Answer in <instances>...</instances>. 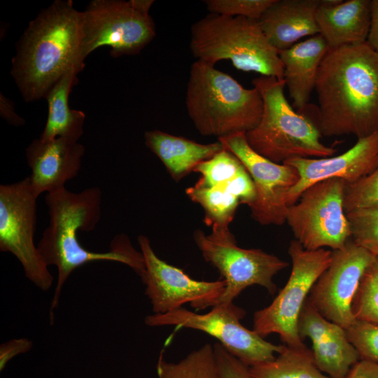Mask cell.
Instances as JSON below:
<instances>
[{
	"label": "cell",
	"instance_id": "6da1fadb",
	"mask_svg": "<svg viewBox=\"0 0 378 378\" xmlns=\"http://www.w3.org/2000/svg\"><path fill=\"white\" fill-rule=\"evenodd\" d=\"M315 90L322 136L360 139L378 132V54L366 42L329 49Z\"/></svg>",
	"mask_w": 378,
	"mask_h": 378
},
{
	"label": "cell",
	"instance_id": "7a4b0ae2",
	"mask_svg": "<svg viewBox=\"0 0 378 378\" xmlns=\"http://www.w3.org/2000/svg\"><path fill=\"white\" fill-rule=\"evenodd\" d=\"M45 202L49 225L38 244V249L48 266L57 269V279L50 306L54 319L62 288L73 271L97 260L115 261L130 267L140 276L145 270L144 257L131 244L127 237L117 235L106 252L89 251L80 244L77 232L93 230L101 218L102 192L98 187L73 192L66 188L46 194Z\"/></svg>",
	"mask_w": 378,
	"mask_h": 378
},
{
	"label": "cell",
	"instance_id": "3957f363",
	"mask_svg": "<svg viewBox=\"0 0 378 378\" xmlns=\"http://www.w3.org/2000/svg\"><path fill=\"white\" fill-rule=\"evenodd\" d=\"M81 12L71 0H56L31 20L12 59L11 75L24 101L44 98L67 72L85 66Z\"/></svg>",
	"mask_w": 378,
	"mask_h": 378
},
{
	"label": "cell",
	"instance_id": "277c9868",
	"mask_svg": "<svg viewBox=\"0 0 378 378\" xmlns=\"http://www.w3.org/2000/svg\"><path fill=\"white\" fill-rule=\"evenodd\" d=\"M186 106L202 135L218 138L244 132L259 123L262 98L255 88H245L230 75L200 60L190 70Z\"/></svg>",
	"mask_w": 378,
	"mask_h": 378
},
{
	"label": "cell",
	"instance_id": "5b68a950",
	"mask_svg": "<svg viewBox=\"0 0 378 378\" xmlns=\"http://www.w3.org/2000/svg\"><path fill=\"white\" fill-rule=\"evenodd\" d=\"M263 101L259 123L246 133L256 153L278 164L293 158H323L337 149L324 145L314 120L296 112L284 94V80L260 76L252 80Z\"/></svg>",
	"mask_w": 378,
	"mask_h": 378
},
{
	"label": "cell",
	"instance_id": "8992f818",
	"mask_svg": "<svg viewBox=\"0 0 378 378\" xmlns=\"http://www.w3.org/2000/svg\"><path fill=\"white\" fill-rule=\"evenodd\" d=\"M193 56L211 65L230 60L243 71L284 80L279 50L269 41L258 20L209 13L191 27Z\"/></svg>",
	"mask_w": 378,
	"mask_h": 378
},
{
	"label": "cell",
	"instance_id": "52a82bcc",
	"mask_svg": "<svg viewBox=\"0 0 378 378\" xmlns=\"http://www.w3.org/2000/svg\"><path fill=\"white\" fill-rule=\"evenodd\" d=\"M153 0H93L81 12V55L102 46L113 57L139 53L155 36Z\"/></svg>",
	"mask_w": 378,
	"mask_h": 378
},
{
	"label": "cell",
	"instance_id": "ba28073f",
	"mask_svg": "<svg viewBox=\"0 0 378 378\" xmlns=\"http://www.w3.org/2000/svg\"><path fill=\"white\" fill-rule=\"evenodd\" d=\"M288 254L292 262L289 278L272 303L255 312L253 330L263 338L276 333L285 345L301 346L304 344L298 331L299 316L313 286L330 265L332 251L307 250L295 239Z\"/></svg>",
	"mask_w": 378,
	"mask_h": 378
},
{
	"label": "cell",
	"instance_id": "9c48e42d",
	"mask_svg": "<svg viewBox=\"0 0 378 378\" xmlns=\"http://www.w3.org/2000/svg\"><path fill=\"white\" fill-rule=\"evenodd\" d=\"M346 182L333 178L317 182L289 206L286 222L304 248H342L351 237L344 209Z\"/></svg>",
	"mask_w": 378,
	"mask_h": 378
},
{
	"label": "cell",
	"instance_id": "30bf717a",
	"mask_svg": "<svg viewBox=\"0 0 378 378\" xmlns=\"http://www.w3.org/2000/svg\"><path fill=\"white\" fill-rule=\"evenodd\" d=\"M246 314L233 302L217 304L205 314H197L180 308L162 314L145 318L149 326H175L202 331L215 337L229 353L249 367L274 360L284 344L277 345L264 340L253 330L241 325Z\"/></svg>",
	"mask_w": 378,
	"mask_h": 378
},
{
	"label": "cell",
	"instance_id": "8fae6325",
	"mask_svg": "<svg viewBox=\"0 0 378 378\" xmlns=\"http://www.w3.org/2000/svg\"><path fill=\"white\" fill-rule=\"evenodd\" d=\"M194 241L204 260L219 271L226 282L218 304L233 302L246 288L253 285L274 294L276 290L274 276L288 266L287 262L261 249L238 246L230 231L206 235L197 230Z\"/></svg>",
	"mask_w": 378,
	"mask_h": 378
},
{
	"label": "cell",
	"instance_id": "7c38bea8",
	"mask_svg": "<svg viewBox=\"0 0 378 378\" xmlns=\"http://www.w3.org/2000/svg\"><path fill=\"white\" fill-rule=\"evenodd\" d=\"M37 197L29 176L0 185V250L15 255L27 278L42 290H48L53 278L34 241Z\"/></svg>",
	"mask_w": 378,
	"mask_h": 378
},
{
	"label": "cell",
	"instance_id": "4fadbf2b",
	"mask_svg": "<svg viewBox=\"0 0 378 378\" xmlns=\"http://www.w3.org/2000/svg\"><path fill=\"white\" fill-rule=\"evenodd\" d=\"M138 242L145 265L141 278L153 314H165L186 303L196 310L218 303L226 286L224 279L206 281L192 279L181 269L159 258L147 237L140 235Z\"/></svg>",
	"mask_w": 378,
	"mask_h": 378
},
{
	"label": "cell",
	"instance_id": "5bb4252c",
	"mask_svg": "<svg viewBox=\"0 0 378 378\" xmlns=\"http://www.w3.org/2000/svg\"><path fill=\"white\" fill-rule=\"evenodd\" d=\"M218 141L239 159L253 180L255 197L248 206L251 217L261 225L284 224L288 191L300 178L298 170L256 153L248 145L244 132L220 137Z\"/></svg>",
	"mask_w": 378,
	"mask_h": 378
},
{
	"label": "cell",
	"instance_id": "9a60e30c",
	"mask_svg": "<svg viewBox=\"0 0 378 378\" xmlns=\"http://www.w3.org/2000/svg\"><path fill=\"white\" fill-rule=\"evenodd\" d=\"M375 255L351 239L332 251L328 267L313 286L308 297L326 319L349 328L356 322L352 302L360 279Z\"/></svg>",
	"mask_w": 378,
	"mask_h": 378
},
{
	"label": "cell",
	"instance_id": "2e32d148",
	"mask_svg": "<svg viewBox=\"0 0 378 378\" xmlns=\"http://www.w3.org/2000/svg\"><path fill=\"white\" fill-rule=\"evenodd\" d=\"M283 164L295 167L298 183L289 190L287 204L291 206L310 186L327 179L342 178L347 184L357 182L378 165V132L357 142L346 152L323 158H293Z\"/></svg>",
	"mask_w": 378,
	"mask_h": 378
},
{
	"label": "cell",
	"instance_id": "e0dca14e",
	"mask_svg": "<svg viewBox=\"0 0 378 378\" xmlns=\"http://www.w3.org/2000/svg\"><path fill=\"white\" fill-rule=\"evenodd\" d=\"M298 331L302 342L306 337L311 340L316 366L331 378H344L360 360L346 329L323 317L308 298L299 316Z\"/></svg>",
	"mask_w": 378,
	"mask_h": 378
},
{
	"label": "cell",
	"instance_id": "ac0fdd59",
	"mask_svg": "<svg viewBox=\"0 0 378 378\" xmlns=\"http://www.w3.org/2000/svg\"><path fill=\"white\" fill-rule=\"evenodd\" d=\"M84 146L62 138L33 140L25 150L29 176L34 195L55 193L65 189L66 183L75 178L81 167Z\"/></svg>",
	"mask_w": 378,
	"mask_h": 378
},
{
	"label": "cell",
	"instance_id": "d6986e66",
	"mask_svg": "<svg viewBox=\"0 0 378 378\" xmlns=\"http://www.w3.org/2000/svg\"><path fill=\"white\" fill-rule=\"evenodd\" d=\"M321 0H274L258 20L270 43L278 50L305 36L319 34L316 20Z\"/></svg>",
	"mask_w": 378,
	"mask_h": 378
},
{
	"label": "cell",
	"instance_id": "ffe728a7",
	"mask_svg": "<svg viewBox=\"0 0 378 378\" xmlns=\"http://www.w3.org/2000/svg\"><path fill=\"white\" fill-rule=\"evenodd\" d=\"M316 20L329 49L367 41L370 0H321Z\"/></svg>",
	"mask_w": 378,
	"mask_h": 378
},
{
	"label": "cell",
	"instance_id": "44dd1931",
	"mask_svg": "<svg viewBox=\"0 0 378 378\" xmlns=\"http://www.w3.org/2000/svg\"><path fill=\"white\" fill-rule=\"evenodd\" d=\"M328 50L324 38L316 34L289 48L279 50L286 86L293 107L299 111L307 106L315 90L318 69Z\"/></svg>",
	"mask_w": 378,
	"mask_h": 378
},
{
	"label": "cell",
	"instance_id": "7402d4cb",
	"mask_svg": "<svg viewBox=\"0 0 378 378\" xmlns=\"http://www.w3.org/2000/svg\"><path fill=\"white\" fill-rule=\"evenodd\" d=\"M144 139L146 146L158 157L176 181L193 172L200 162L223 149L219 141L202 144L160 130L146 132Z\"/></svg>",
	"mask_w": 378,
	"mask_h": 378
},
{
	"label": "cell",
	"instance_id": "603a6c76",
	"mask_svg": "<svg viewBox=\"0 0 378 378\" xmlns=\"http://www.w3.org/2000/svg\"><path fill=\"white\" fill-rule=\"evenodd\" d=\"M76 71L66 73L46 93L48 118L39 137L42 141L62 138L78 142L83 134L85 113L69 106V95L78 81Z\"/></svg>",
	"mask_w": 378,
	"mask_h": 378
},
{
	"label": "cell",
	"instance_id": "cb8c5ba5",
	"mask_svg": "<svg viewBox=\"0 0 378 378\" xmlns=\"http://www.w3.org/2000/svg\"><path fill=\"white\" fill-rule=\"evenodd\" d=\"M186 192L192 201L203 208L204 221L207 225L211 226V233L223 234L230 232L229 225L241 202L225 183L209 187L197 181L193 186L186 188Z\"/></svg>",
	"mask_w": 378,
	"mask_h": 378
},
{
	"label": "cell",
	"instance_id": "d4e9b609",
	"mask_svg": "<svg viewBox=\"0 0 378 378\" xmlns=\"http://www.w3.org/2000/svg\"><path fill=\"white\" fill-rule=\"evenodd\" d=\"M255 378H331L316 366L312 350L305 344L288 346L270 361L250 367Z\"/></svg>",
	"mask_w": 378,
	"mask_h": 378
},
{
	"label": "cell",
	"instance_id": "484cf974",
	"mask_svg": "<svg viewBox=\"0 0 378 378\" xmlns=\"http://www.w3.org/2000/svg\"><path fill=\"white\" fill-rule=\"evenodd\" d=\"M158 378H221L214 346L206 344L177 363L164 360L162 354L156 365Z\"/></svg>",
	"mask_w": 378,
	"mask_h": 378
},
{
	"label": "cell",
	"instance_id": "4316f807",
	"mask_svg": "<svg viewBox=\"0 0 378 378\" xmlns=\"http://www.w3.org/2000/svg\"><path fill=\"white\" fill-rule=\"evenodd\" d=\"M351 307L356 320L378 326V256L365 271Z\"/></svg>",
	"mask_w": 378,
	"mask_h": 378
},
{
	"label": "cell",
	"instance_id": "83f0119b",
	"mask_svg": "<svg viewBox=\"0 0 378 378\" xmlns=\"http://www.w3.org/2000/svg\"><path fill=\"white\" fill-rule=\"evenodd\" d=\"M245 169L234 153L223 148L211 158L197 165L193 172L201 175L198 183L212 187L225 183Z\"/></svg>",
	"mask_w": 378,
	"mask_h": 378
},
{
	"label": "cell",
	"instance_id": "f1b7e54d",
	"mask_svg": "<svg viewBox=\"0 0 378 378\" xmlns=\"http://www.w3.org/2000/svg\"><path fill=\"white\" fill-rule=\"evenodd\" d=\"M346 214L351 227V239L378 256V207L357 209Z\"/></svg>",
	"mask_w": 378,
	"mask_h": 378
},
{
	"label": "cell",
	"instance_id": "f546056e",
	"mask_svg": "<svg viewBox=\"0 0 378 378\" xmlns=\"http://www.w3.org/2000/svg\"><path fill=\"white\" fill-rule=\"evenodd\" d=\"M378 207V165L368 176L356 183L346 185L344 197L345 213Z\"/></svg>",
	"mask_w": 378,
	"mask_h": 378
},
{
	"label": "cell",
	"instance_id": "4dcf8cb0",
	"mask_svg": "<svg viewBox=\"0 0 378 378\" xmlns=\"http://www.w3.org/2000/svg\"><path fill=\"white\" fill-rule=\"evenodd\" d=\"M274 0H206L211 13L259 20Z\"/></svg>",
	"mask_w": 378,
	"mask_h": 378
},
{
	"label": "cell",
	"instance_id": "1f68e13d",
	"mask_svg": "<svg viewBox=\"0 0 378 378\" xmlns=\"http://www.w3.org/2000/svg\"><path fill=\"white\" fill-rule=\"evenodd\" d=\"M346 330L349 340L358 351L360 359L378 363V326L356 320Z\"/></svg>",
	"mask_w": 378,
	"mask_h": 378
},
{
	"label": "cell",
	"instance_id": "d6a6232c",
	"mask_svg": "<svg viewBox=\"0 0 378 378\" xmlns=\"http://www.w3.org/2000/svg\"><path fill=\"white\" fill-rule=\"evenodd\" d=\"M216 362L221 378H255L250 367L216 342L214 344Z\"/></svg>",
	"mask_w": 378,
	"mask_h": 378
},
{
	"label": "cell",
	"instance_id": "836d02e7",
	"mask_svg": "<svg viewBox=\"0 0 378 378\" xmlns=\"http://www.w3.org/2000/svg\"><path fill=\"white\" fill-rule=\"evenodd\" d=\"M32 342L26 338L14 339L0 346V370L2 371L8 362L18 354L31 349Z\"/></svg>",
	"mask_w": 378,
	"mask_h": 378
},
{
	"label": "cell",
	"instance_id": "e575fe53",
	"mask_svg": "<svg viewBox=\"0 0 378 378\" xmlns=\"http://www.w3.org/2000/svg\"><path fill=\"white\" fill-rule=\"evenodd\" d=\"M344 378H378V363L360 359L352 366Z\"/></svg>",
	"mask_w": 378,
	"mask_h": 378
},
{
	"label": "cell",
	"instance_id": "d590c367",
	"mask_svg": "<svg viewBox=\"0 0 378 378\" xmlns=\"http://www.w3.org/2000/svg\"><path fill=\"white\" fill-rule=\"evenodd\" d=\"M366 43L378 54V0H370V23Z\"/></svg>",
	"mask_w": 378,
	"mask_h": 378
},
{
	"label": "cell",
	"instance_id": "8d00e7d4",
	"mask_svg": "<svg viewBox=\"0 0 378 378\" xmlns=\"http://www.w3.org/2000/svg\"><path fill=\"white\" fill-rule=\"evenodd\" d=\"M0 113L12 125L19 127L24 124V120L15 113L13 104L2 94L0 95Z\"/></svg>",
	"mask_w": 378,
	"mask_h": 378
}]
</instances>
